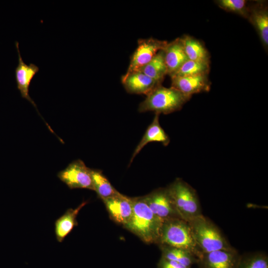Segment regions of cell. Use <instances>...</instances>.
<instances>
[{
	"mask_svg": "<svg viewBox=\"0 0 268 268\" xmlns=\"http://www.w3.org/2000/svg\"><path fill=\"white\" fill-rule=\"evenodd\" d=\"M131 199L133 214L124 226L146 243H158L163 220L151 211L142 197Z\"/></svg>",
	"mask_w": 268,
	"mask_h": 268,
	"instance_id": "obj_1",
	"label": "cell"
},
{
	"mask_svg": "<svg viewBox=\"0 0 268 268\" xmlns=\"http://www.w3.org/2000/svg\"><path fill=\"white\" fill-rule=\"evenodd\" d=\"M188 223L201 255L220 250L234 249L218 228L202 214Z\"/></svg>",
	"mask_w": 268,
	"mask_h": 268,
	"instance_id": "obj_2",
	"label": "cell"
},
{
	"mask_svg": "<svg viewBox=\"0 0 268 268\" xmlns=\"http://www.w3.org/2000/svg\"><path fill=\"white\" fill-rule=\"evenodd\" d=\"M191 98L173 87L160 85L146 95L145 99L139 104L138 111L168 114L180 110Z\"/></svg>",
	"mask_w": 268,
	"mask_h": 268,
	"instance_id": "obj_3",
	"label": "cell"
},
{
	"mask_svg": "<svg viewBox=\"0 0 268 268\" xmlns=\"http://www.w3.org/2000/svg\"><path fill=\"white\" fill-rule=\"evenodd\" d=\"M157 243L189 251L198 259L201 255L188 222L181 218L163 221Z\"/></svg>",
	"mask_w": 268,
	"mask_h": 268,
	"instance_id": "obj_4",
	"label": "cell"
},
{
	"mask_svg": "<svg viewBox=\"0 0 268 268\" xmlns=\"http://www.w3.org/2000/svg\"><path fill=\"white\" fill-rule=\"evenodd\" d=\"M166 188L180 218L188 222L202 214L197 194L187 183L177 178Z\"/></svg>",
	"mask_w": 268,
	"mask_h": 268,
	"instance_id": "obj_5",
	"label": "cell"
},
{
	"mask_svg": "<svg viewBox=\"0 0 268 268\" xmlns=\"http://www.w3.org/2000/svg\"><path fill=\"white\" fill-rule=\"evenodd\" d=\"M57 176L70 189H87L93 191L91 169L83 161L77 159L69 163Z\"/></svg>",
	"mask_w": 268,
	"mask_h": 268,
	"instance_id": "obj_6",
	"label": "cell"
},
{
	"mask_svg": "<svg viewBox=\"0 0 268 268\" xmlns=\"http://www.w3.org/2000/svg\"><path fill=\"white\" fill-rule=\"evenodd\" d=\"M168 43L153 38L139 39L126 72L139 70L150 62L158 52L164 50Z\"/></svg>",
	"mask_w": 268,
	"mask_h": 268,
	"instance_id": "obj_7",
	"label": "cell"
},
{
	"mask_svg": "<svg viewBox=\"0 0 268 268\" xmlns=\"http://www.w3.org/2000/svg\"><path fill=\"white\" fill-rule=\"evenodd\" d=\"M142 198L151 211L163 221L180 218L167 188L158 189Z\"/></svg>",
	"mask_w": 268,
	"mask_h": 268,
	"instance_id": "obj_8",
	"label": "cell"
},
{
	"mask_svg": "<svg viewBox=\"0 0 268 268\" xmlns=\"http://www.w3.org/2000/svg\"><path fill=\"white\" fill-rule=\"evenodd\" d=\"M15 46L18 55V64L15 69V76L17 88L21 97L27 99L36 108L39 113L37 105L29 94V87L33 78L39 70V67L33 63L27 65L23 61L19 49V43L15 42Z\"/></svg>",
	"mask_w": 268,
	"mask_h": 268,
	"instance_id": "obj_9",
	"label": "cell"
},
{
	"mask_svg": "<svg viewBox=\"0 0 268 268\" xmlns=\"http://www.w3.org/2000/svg\"><path fill=\"white\" fill-rule=\"evenodd\" d=\"M111 218L116 223L125 226L133 214V203L131 198L121 193L102 200Z\"/></svg>",
	"mask_w": 268,
	"mask_h": 268,
	"instance_id": "obj_10",
	"label": "cell"
},
{
	"mask_svg": "<svg viewBox=\"0 0 268 268\" xmlns=\"http://www.w3.org/2000/svg\"><path fill=\"white\" fill-rule=\"evenodd\" d=\"M239 260L234 249L220 250L201 254L198 263L201 268H236Z\"/></svg>",
	"mask_w": 268,
	"mask_h": 268,
	"instance_id": "obj_11",
	"label": "cell"
},
{
	"mask_svg": "<svg viewBox=\"0 0 268 268\" xmlns=\"http://www.w3.org/2000/svg\"><path fill=\"white\" fill-rule=\"evenodd\" d=\"M171 78V87L191 97L194 94L207 92L210 88V83L205 74L172 76Z\"/></svg>",
	"mask_w": 268,
	"mask_h": 268,
	"instance_id": "obj_12",
	"label": "cell"
},
{
	"mask_svg": "<svg viewBox=\"0 0 268 268\" xmlns=\"http://www.w3.org/2000/svg\"><path fill=\"white\" fill-rule=\"evenodd\" d=\"M127 92L147 95L157 86L161 85L140 70L126 72L121 79Z\"/></svg>",
	"mask_w": 268,
	"mask_h": 268,
	"instance_id": "obj_13",
	"label": "cell"
},
{
	"mask_svg": "<svg viewBox=\"0 0 268 268\" xmlns=\"http://www.w3.org/2000/svg\"><path fill=\"white\" fill-rule=\"evenodd\" d=\"M247 18L255 27L264 46L268 45V11L267 5L263 2H258L249 6Z\"/></svg>",
	"mask_w": 268,
	"mask_h": 268,
	"instance_id": "obj_14",
	"label": "cell"
},
{
	"mask_svg": "<svg viewBox=\"0 0 268 268\" xmlns=\"http://www.w3.org/2000/svg\"><path fill=\"white\" fill-rule=\"evenodd\" d=\"M163 50L167 74L171 76L188 60L181 38L168 43Z\"/></svg>",
	"mask_w": 268,
	"mask_h": 268,
	"instance_id": "obj_15",
	"label": "cell"
},
{
	"mask_svg": "<svg viewBox=\"0 0 268 268\" xmlns=\"http://www.w3.org/2000/svg\"><path fill=\"white\" fill-rule=\"evenodd\" d=\"M159 114H155L152 123L147 128L144 134L135 148L130 161L131 164L135 157L147 143L151 142L161 143L164 146H167L170 139L169 136L161 127L159 121Z\"/></svg>",
	"mask_w": 268,
	"mask_h": 268,
	"instance_id": "obj_16",
	"label": "cell"
},
{
	"mask_svg": "<svg viewBox=\"0 0 268 268\" xmlns=\"http://www.w3.org/2000/svg\"><path fill=\"white\" fill-rule=\"evenodd\" d=\"M87 203L83 201L74 209L68 208L55 222V233L59 242H62L65 238L78 225L77 216L81 209Z\"/></svg>",
	"mask_w": 268,
	"mask_h": 268,
	"instance_id": "obj_17",
	"label": "cell"
},
{
	"mask_svg": "<svg viewBox=\"0 0 268 268\" xmlns=\"http://www.w3.org/2000/svg\"><path fill=\"white\" fill-rule=\"evenodd\" d=\"M181 39L188 60L209 64V53L201 42L188 35H184Z\"/></svg>",
	"mask_w": 268,
	"mask_h": 268,
	"instance_id": "obj_18",
	"label": "cell"
},
{
	"mask_svg": "<svg viewBox=\"0 0 268 268\" xmlns=\"http://www.w3.org/2000/svg\"><path fill=\"white\" fill-rule=\"evenodd\" d=\"M139 70L161 84L164 77L167 74L164 50L158 52L150 62Z\"/></svg>",
	"mask_w": 268,
	"mask_h": 268,
	"instance_id": "obj_19",
	"label": "cell"
},
{
	"mask_svg": "<svg viewBox=\"0 0 268 268\" xmlns=\"http://www.w3.org/2000/svg\"><path fill=\"white\" fill-rule=\"evenodd\" d=\"M93 191L102 200L109 198L120 194L111 185L108 179L101 170L91 169Z\"/></svg>",
	"mask_w": 268,
	"mask_h": 268,
	"instance_id": "obj_20",
	"label": "cell"
},
{
	"mask_svg": "<svg viewBox=\"0 0 268 268\" xmlns=\"http://www.w3.org/2000/svg\"><path fill=\"white\" fill-rule=\"evenodd\" d=\"M209 70V64L200 63L188 60L171 76L207 75Z\"/></svg>",
	"mask_w": 268,
	"mask_h": 268,
	"instance_id": "obj_21",
	"label": "cell"
},
{
	"mask_svg": "<svg viewBox=\"0 0 268 268\" xmlns=\"http://www.w3.org/2000/svg\"><path fill=\"white\" fill-rule=\"evenodd\" d=\"M222 9L237 13L247 18L249 6L245 0H219L216 1Z\"/></svg>",
	"mask_w": 268,
	"mask_h": 268,
	"instance_id": "obj_22",
	"label": "cell"
},
{
	"mask_svg": "<svg viewBox=\"0 0 268 268\" xmlns=\"http://www.w3.org/2000/svg\"><path fill=\"white\" fill-rule=\"evenodd\" d=\"M236 268H268L267 257L255 254L239 260Z\"/></svg>",
	"mask_w": 268,
	"mask_h": 268,
	"instance_id": "obj_23",
	"label": "cell"
},
{
	"mask_svg": "<svg viewBox=\"0 0 268 268\" xmlns=\"http://www.w3.org/2000/svg\"><path fill=\"white\" fill-rule=\"evenodd\" d=\"M159 268H188L181 264L174 261L161 258L158 264Z\"/></svg>",
	"mask_w": 268,
	"mask_h": 268,
	"instance_id": "obj_24",
	"label": "cell"
}]
</instances>
